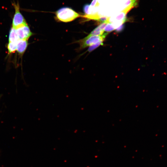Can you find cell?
I'll list each match as a JSON object with an SVG mask.
<instances>
[{
	"instance_id": "obj_3",
	"label": "cell",
	"mask_w": 167,
	"mask_h": 167,
	"mask_svg": "<svg viewBox=\"0 0 167 167\" xmlns=\"http://www.w3.org/2000/svg\"><path fill=\"white\" fill-rule=\"evenodd\" d=\"M12 5L15 10L12 23V27L16 28L17 27L26 24L24 17L20 11V6L19 3L14 2Z\"/></svg>"
},
{
	"instance_id": "obj_4",
	"label": "cell",
	"mask_w": 167,
	"mask_h": 167,
	"mask_svg": "<svg viewBox=\"0 0 167 167\" xmlns=\"http://www.w3.org/2000/svg\"><path fill=\"white\" fill-rule=\"evenodd\" d=\"M15 29L19 40H28L32 34L27 23L17 27Z\"/></svg>"
},
{
	"instance_id": "obj_8",
	"label": "cell",
	"mask_w": 167,
	"mask_h": 167,
	"mask_svg": "<svg viewBox=\"0 0 167 167\" xmlns=\"http://www.w3.org/2000/svg\"><path fill=\"white\" fill-rule=\"evenodd\" d=\"M19 40L15 29L12 27L9 35V42L17 43Z\"/></svg>"
},
{
	"instance_id": "obj_10",
	"label": "cell",
	"mask_w": 167,
	"mask_h": 167,
	"mask_svg": "<svg viewBox=\"0 0 167 167\" xmlns=\"http://www.w3.org/2000/svg\"><path fill=\"white\" fill-rule=\"evenodd\" d=\"M7 49L9 53L15 52L17 49V43L9 42L7 45Z\"/></svg>"
},
{
	"instance_id": "obj_11",
	"label": "cell",
	"mask_w": 167,
	"mask_h": 167,
	"mask_svg": "<svg viewBox=\"0 0 167 167\" xmlns=\"http://www.w3.org/2000/svg\"><path fill=\"white\" fill-rule=\"evenodd\" d=\"M116 28L113 23H107L104 28V32L109 33L115 29Z\"/></svg>"
},
{
	"instance_id": "obj_9",
	"label": "cell",
	"mask_w": 167,
	"mask_h": 167,
	"mask_svg": "<svg viewBox=\"0 0 167 167\" xmlns=\"http://www.w3.org/2000/svg\"><path fill=\"white\" fill-rule=\"evenodd\" d=\"M137 1L138 0H126L125 3L126 7L122 11L127 13L131 8L136 6Z\"/></svg>"
},
{
	"instance_id": "obj_14",
	"label": "cell",
	"mask_w": 167,
	"mask_h": 167,
	"mask_svg": "<svg viewBox=\"0 0 167 167\" xmlns=\"http://www.w3.org/2000/svg\"><path fill=\"white\" fill-rule=\"evenodd\" d=\"M123 28H124V25L123 24L122 25H121L119 27H118L115 30L116 32H119L120 31H121L123 29Z\"/></svg>"
},
{
	"instance_id": "obj_2",
	"label": "cell",
	"mask_w": 167,
	"mask_h": 167,
	"mask_svg": "<svg viewBox=\"0 0 167 167\" xmlns=\"http://www.w3.org/2000/svg\"><path fill=\"white\" fill-rule=\"evenodd\" d=\"M108 33L106 32L100 36L88 35L84 38L78 41L80 48H84L99 42L103 41Z\"/></svg>"
},
{
	"instance_id": "obj_5",
	"label": "cell",
	"mask_w": 167,
	"mask_h": 167,
	"mask_svg": "<svg viewBox=\"0 0 167 167\" xmlns=\"http://www.w3.org/2000/svg\"><path fill=\"white\" fill-rule=\"evenodd\" d=\"M127 13L121 11L118 14L109 18L108 23H120L123 24L126 21Z\"/></svg>"
},
{
	"instance_id": "obj_12",
	"label": "cell",
	"mask_w": 167,
	"mask_h": 167,
	"mask_svg": "<svg viewBox=\"0 0 167 167\" xmlns=\"http://www.w3.org/2000/svg\"><path fill=\"white\" fill-rule=\"evenodd\" d=\"M103 41H101L99 42L96 44L90 46L88 49V51L89 52H91L93 50L99 47L100 45H103Z\"/></svg>"
},
{
	"instance_id": "obj_1",
	"label": "cell",
	"mask_w": 167,
	"mask_h": 167,
	"mask_svg": "<svg viewBox=\"0 0 167 167\" xmlns=\"http://www.w3.org/2000/svg\"><path fill=\"white\" fill-rule=\"evenodd\" d=\"M56 16L59 21L68 22L72 21L79 17L80 15L71 8L63 7L56 11Z\"/></svg>"
},
{
	"instance_id": "obj_7",
	"label": "cell",
	"mask_w": 167,
	"mask_h": 167,
	"mask_svg": "<svg viewBox=\"0 0 167 167\" xmlns=\"http://www.w3.org/2000/svg\"><path fill=\"white\" fill-rule=\"evenodd\" d=\"M107 24L106 23H102L92 30L88 35L100 36L103 35L104 33V28Z\"/></svg>"
},
{
	"instance_id": "obj_13",
	"label": "cell",
	"mask_w": 167,
	"mask_h": 167,
	"mask_svg": "<svg viewBox=\"0 0 167 167\" xmlns=\"http://www.w3.org/2000/svg\"><path fill=\"white\" fill-rule=\"evenodd\" d=\"M97 0H92L90 6L92 7H93L95 6L97 4Z\"/></svg>"
},
{
	"instance_id": "obj_6",
	"label": "cell",
	"mask_w": 167,
	"mask_h": 167,
	"mask_svg": "<svg viewBox=\"0 0 167 167\" xmlns=\"http://www.w3.org/2000/svg\"><path fill=\"white\" fill-rule=\"evenodd\" d=\"M28 45V40H19L17 42L16 50L19 54L22 55L25 51Z\"/></svg>"
}]
</instances>
